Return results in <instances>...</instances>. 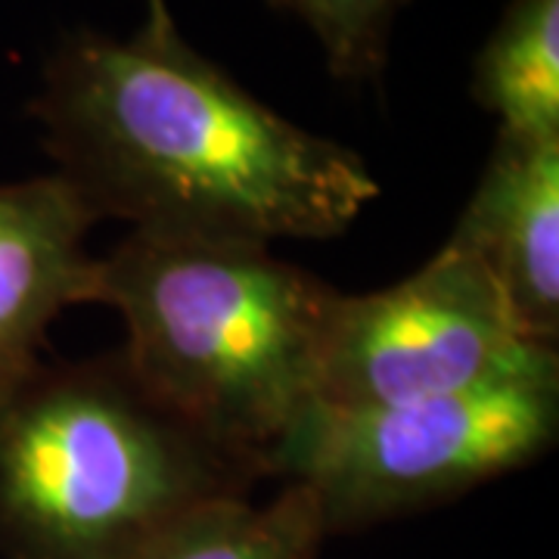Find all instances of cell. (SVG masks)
<instances>
[{
  "label": "cell",
  "instance_id": "cell-8",
  "mask_svg": "<svg viewBox=\"0 0 559 559\" xmlns=\"http://www.w3.org/2000/svg\"><path fill=\"white\" fill-rule=\"evenodd\" d=\"M469 94L498 131L559 138V0H510L473 62Z\"/></svg>",
  "mask_w": 559,
  "mask_h": 559
},
{
  "label": "cell",
  "instance_id": "cell-2",
  "mask_svg": "<svg viewBox=\"0 0 559 559\" xmlns=\"http://www.w3.org/2000/svg\"><path fill=\"white\" fill-rule=\"evenodd\" d=\"M94 301L124 318L121 358L153 399L271 476L318 392L333 286L261 242L131 230L100 259Z\"/></svg>",
  "mask_w": 559,
  "mask_h": 559
},
{
  "label": "cell",
  "instance_id": "cell-1",
  "mask_svg": "<svg viewBox=\"0 0 559 559\" xmlns=\"http://www.w3.org/2000/svg\"><path fill=\"white\" fill-rule=\"evenodd\" d=\"M28 116L91 212L138 234L326 240L380 197L355 150L283 119L197 53L165 0L128 40L66 32Z\"/></svg>",
  "mask_w": 559,
  "mask_h": 559
},
{
  "label": "cell",
  "instance_id": "cell-5",
  "mask_svg": "<svg viewBox=\"0 0 559 559\" xmlns=\"http://www.w3.org/2000/svg\"><path fill=\"white\" fill-rule=\"evenodd\" d=\"M550 377L557 345L528 340L479 264L444 242L395 286L340 296L314 401L373 407Z\"/></svg>",
  "mask_w": 559,
  "mask_h": 559
},
{
  "label": "cell",
  "instance_id": "cell-3",
  "mask_svg": "<svg viewBox=\"0 0 559 559\" xmlns=\"http://www.w3.org/2000/svg\"><path fill=\"white\" fill-rule=\"evenodd\" d=\"M255 460L153 399L121 355L44 367L0 395L7 559H131L187 513L249 495Z\"/></svg>",
  "mask_w": 559,
  "mask_h": 559
},
{
  "label": "cell",
  "instance_id": "cell-9",
  "mask_svg": "<svg viewBox=\"0 0 559 559\" xmlns=\"http://www.w3.org/2000/svg\"><path fill=\"white\" fill-rule=\"evenodd\" d=\"M326 528L314 498L286 481L277 498H221L168 525L131 559H314Z\"/></svg>",
  "mask_w": 559,
  "mask_h": 559
},
{
  "label": "cell",
  "instance_id": "cell-4",
  "mask_svg": "<svg viewBox=\"0 0 559 559\" xmlns=\"http://www.w3.org/2000/svg\"><path fill=\"white\" fill-rule=\"evenodd\" d=\"M557 436L559 377L373 407L311 401L271 476L301 485L330 535L460 498L544 457Z\"/></svg>",
  "mask_w": 559,
  "mask_h": 559
},
{
  "label": "cell",
  "instance_id": "cell-10",
  "mask_svg": "<svg viewBox=\"0 0 559 559\" xmlns=\"http://www.w3.org/2000/svg\"><path fill=\"white\" fill-rule=\"evenodd\" d=\"M318 38L330 75L348 84L380 81L389 40L407 0H271Z\"/></svg>",
  "mask_w": 559,
  "mask_h": 559
},
{
  "label": "cell",
  "instance_id": "cell-6",
  "mask_svg": "<svg viewBox=\"0 0 559 559\" xmlns=\"http://www.w3.org/2000/svg\"><path fill=\"white\" fill-rule=\"evenodd\" d=\"M491 280L532 342L559 336V138L498 131L448 237Z\"/></svg>",
  "mask_w": 559,
  "mask_h": 559
},
{
  "label": "cell",
  "instance_id": "cell-7",
  "mask_svg": "<svg viewBox=\"0 0 559 559\" xmlns=\"http://www.w3.org/2000/svg\"><path fill=\"white\" fill-rule=\"evenodd\" d=\"M94 221L62 175L0 183V395L38 370L44 333L62 308L97 296Z\"/></svg>",
  "mask_w": 559,
  "mask_h": 559
},
{
  "label": "cell",
  "instance_id": "cell-11",
  "mask_svg": "<svg viewBox=\"0 0 559 559\" xmlns=\"http://www.w3.org/2000/svg\"><path fill=\"white\" fill-rule=\"evenodd\" d=\"M150 3H153V0H150Z\"/></svg>",
  "mask_w": 559,
  "mask_h": 559
}]
</instances>
